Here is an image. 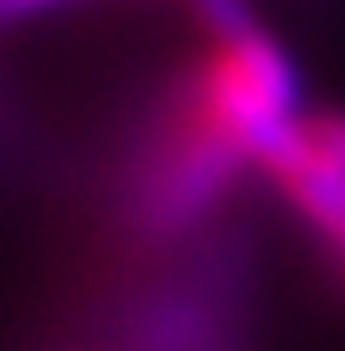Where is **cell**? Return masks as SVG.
Masks as SVG:
<instances>
[{
	"instance_id": "6da1fadb",
	"label": "cell",
	"mask_w": 345,
	"mask_h": 351,
	"mask_svg": "<svg viewBox=\"0 0 345 351\" xmlns=\"http://www.w3.org/2000/svg\"><path fill=\"white\" fill-rule=\"evenodd\" d=\"M299 119V77L294 62L268 32L206 36L191 77L175 93L165 130L155 134L140 171V212L155 228L196 222L248 165L268 160V150Z\"/></svg>"
},
{
	"instance_id": "7a4b0ae2",
	"label": "cell",
	"mask_w": 345,
	"mask_h": 351,
	"mask_svg": "<svg viewBox=\"0 0 345 351\" xmlns=\"http://www.w3.org/2000/svg\"><path fill=\"white\" fill-rule=\"evenodd\" d=\"M62 0H0V21H21V16H36V11H52Z\"/></svg>"
}]
</instances>
